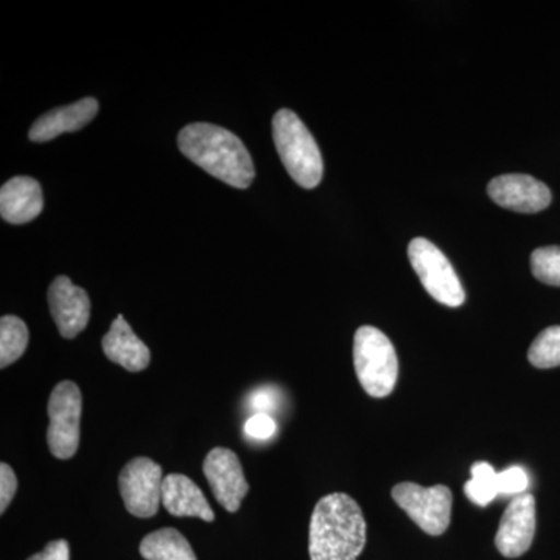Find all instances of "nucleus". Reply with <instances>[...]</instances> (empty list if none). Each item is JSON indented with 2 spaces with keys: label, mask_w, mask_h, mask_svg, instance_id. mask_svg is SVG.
Instances as JSON below:
<instances>
[{
  "label": "nucleus",
  "mask_w": 560,
  "mask_h": 560,
  "mask_svg": "<svg viewBox=\"0 0 560 560\" xmlns=\"http://www.w3.org/2000/svg\"><path fill=\"white\" fill-rule=\"evenodd\" d=\"M51 318L61 337L72 340L86 329L91 318V301L86 291L73 285L72 280L60 276L51 282L49 294Z\"/></svg>",
  "instance_id": "nucleus-11"
},
{
  "label": "nucleus",
  "mask_w": 560,
  "mask_h": 560,
  "mask_svg": "<svg viewBox=\"0 0 560 560\" xmlns=\"http://www.w3.org/2000/svg\"><path fill=\"white\" fill-rule=\"evenodd\" d=\"M412 270L419 276L423 289L433 300L447 307H460L466 301V291L451 260L436 245L427 238H415L408 246Z\"/></svg>",
  "instance_id": "nucleus-5"
},
{
  "label": "nucleus",
  "mask_w": 560,
  "mask_h": 560,
  "mask_svg": "<svg viewBox=\"0 0 560 560\" xmlns=\"http://www.w3.org/2000/svg\"><path fill=\"white\" fill-rule=\"evenodd\" d=\"M353 366L361 386L371 397H388L396 388L399 361L393 342L382 330L363 326L355 331Z\"/></svg>",
  "instance_id": "nucleus-4"
},
{
  "label": "nucleus",
  "mask_w": 560,
  "mask_h": 560,
  "mask_svg": "<svg viewBox=\"0 0 560 560\" xmlns=\"http://www.w3.org/2000/svg\"><path fill=\"white\" fill-rule=\"evenodd\" d=\"M206 478H208L213 497L224 510L237 512L249 486L243 471L241 459L230 448L217 447L206 456Z\"/></svg>",
  "instance_id": "nucleus-9"
},
{
  "label": "nucleus",
  "mask_w": 560,
  "mask_h": 560,
  "mask_svg": "<svg viewBox=\"0 0 560 560\" xmlns=\"http://www.w3.org/2000/svg\"><path fill=\"white\" fill-rule=\"evenodd\" d=\"M536 534V500L522 493L511 501L501 517L495 537L497 550L508 559L521 558L533 545Z\"/></svg>",
  "instance_id": "nucleus-10"
},
{
  "label": "nucleus",
  "mask_w": 560,
  "mask_h": 560,
  "mask_svg": "<svg viewBox=\"0 0 560 560\" xmlns=\"http://www.w3.org/2000/svg\"><path fill=\"white\" fill-rule=\"evenodd\" d=\"M98 113V102L95 98L86 97L83 101L72 103L65 108H57L44 114L33 124L28 138L36 143L49 142V140L65 135L75 132L86 127Z\"/></svg>",
  "instance_id": "nucleus-13"
},
{
  "label": "nucleus",
  "mask_w": 560,
  "mask_h": 560,
  "mask_svg": "<svg viewBox=\"0 0 560 560\" xmlns=\"http://www.w3.org/2000/svg\"><path fill=\"white\" fill-rule=\"evenodd\" d=\"M363 511L348 493L323 497L313 510L308 552L312 560H357L366 545Z\"/></svg>",
  "instance_id": "nucleus-1"
},
{
  "label": "nucleus",
  "mask_w": 560,
  "mask_h": 560,
  "mask_svg": "<svg viewBox=\"0 0 560 560\" xmlns=\"http://www.w3.org/2000/svg\"><path fill=\"white\" fill-rule=\"evenodd\" d=\"M529 486L528 474L522 467H510L497 475V489L504 495H522Z\"/></svg>",
  "instance_id": "nucleus-22"
},
{
  "label": "nucleus",
  "mask_w": 560,
  "mask_h": 560,
  "mask_svg": "<svg viewBox=\"0 0 560 560\" xmlns=\"http://www.w3.org/2000/svg\"><path fill=\"white\" fill-rule=\"evenodd\" d=\"M162 467L145 456L131 459L119 475L125 508L139 518H150L158 514L162 503Z\"/></svg>",
  "instance_id": "nucleus-8"
},
{
  "label": "nucleus",
  "mask_w": 560,
  "mask_h": 560,
  "mask_svg": "<svg viewBox=\"0 0 560 560\" xmlns=\"http://www.w3.org/2000/svg\"><path fill=\"white\" fill-rule=\"evenodd\" d=\"M44 197L38 180L16 176L7 180L0 190V213L11 224H24L43 212Z\"/></svg>",
  "instance_id": "nucleus-14"
},
{
  "label": "nucleus",
  "mask_w": 560,
  "mask_h": 560,
  "mask_svg": "<svg viewBox=\"0 0 560 560\" xmlns=\"http://www.w3.org/2000/svg\"><path fill=\"white\" fill-rule=\"evenodd\" d=\"M390 495L423 533L441 536L451 526L453 495L447 486L422 488L415 482H400Z\"/></svg>",
  "instance_id": "nucleus-7"
},
{
  "label": "nucleus",
  "mask_w": 560,
  "mask_h": 560,
  "mask_svg": "<svg viewBox=\"0 0 560 560\" xmlns=\"http://www.w3.org/2000/svg\"><path fill=\"white\" fill-rule=\"evenodd\" d=\"M488 194L500 208L521 213L540 212L551 202V191L541 180L518 173L490 180Z\"/></svg>",
  "instance_id": "nucleus-12"
},
{
  "label": "nucleus",
  "mask_w": 560,
  "mask_h": 560,
  "mask_svg": "<svg viewBox=\"0 0 560 560\" xmlns=\"http://www.w3.org/2000/svg\"><path fill=\"white\" fill-rule=\"evenodd\" d=\"M83 412V397L77 383L65 381L51 390L47 415V444L51 455L58 459L75 456L80 445V423Z\"/></svg>",
  "instance_id": "nucleus-6"
},
{
  "label": "nucleus",
  "mask_w": 560,
  "mask_h": 560,
  "mask_svg": "<svg viewBox=\"0 0 560 560\" xmlns=\"http://www.w3.org/2000/svg\"><path fill=\"white\" fill-rule=\"evenodd\" d=\"M162 506L175 517H197L205 522L215 518L202 490L186 475L171 474L164 478Z\"/></svg>",
  "instance_id": "nucleus-15"
},
{
  "label": "nucleus",
  "mask_w": 560,
  "mask_h": 560,
  "mask_svg": "<svg viewBox=\"0 0 560 560\" xmlns=\"http://www.w3.org/2000/svg\"><path fill=\"white\" fill-rule=\"evenodd\" d=\"M471 480L464 486L467 499L478 506H488L499 495L497 471L488 463H475L471 466Z\"/></svg>",
  "instance_id": "nucleus-19"
},
{
  "label": "nucleus",
  "mask_w": 560,
  "mask_h": 560,
  "mask_svg": "<svg viewBox=\"0 0 560 560\" xmlns=\"http://www.w3.org/2000/svg\"><path fill=\"white\" fill-rule=\"evenodd\" d=\"M272 139L280 161L294 183L304 189H315L323 179V158L312 132L293 110L280 109L276 113Z\"/></svg>",
  "instance_id": "nucleus-3"
},
{
  "label": "nucleus",
  "mask_w": 560,
  "mask_h": 560,
  "mask_svg": "<svg viewBox=\"0 0 560 560\" xmlns=\"http://www.w3.org/2000/svg\"><path fill=\"white\" fill-rule=\"evenodd\" d=\"M528 360L539 370L560 366V326L541 330L528 350Z\"/></svg>",
  "instance_id": "nucleus-20"
},
{
  "label": "nucleus",
  "mask_w": 560,
  "mask_h": 560,
  "mask_svg": "<svg viewBox=\"0 0 560 560\" xmlns=\"http://www.w3.org/2000/svg\"><path fill=\"white\" fill-rule=\"evenodd\" d=\"M28 560H70V548L66 540H54L38 555Z\"/></svg>",
  "instance_id": "nucleus-25"
},
{
  "label": "nucleus",
  "mask_w": 560,
  "mask_h": 560,
  "mask_svg": "<svg viewBox=\"0 0 560 560\" xmlns=\"http://www.w3.org/2000/svg\"><path fill=\"white\" fill-rule=\"evenodd\" d=\"M250 405H253L257 415H268V411L275 408V399H272L268 390H259V393L254 394L253 399H250Z\"/></svg>",
  "instance_id": "nucleus-26"
},
{
  "label": "nucleus",
  "mask_w": 560,
  "mask_h": 560,
  "mask_svg": "<svg viewBox=\"0 0 560 560\" xmlns=\"http://www.w3.org/2000/svg\"><path fill=\"white\" fill-rule=\"evenodd\" d=\"M140 555L147 560H197L189 540L175 528H162L143 537Z\"/></svg>",
  "instance_id": "nucleus-17"
},
{
  "label": "nucleus",
  "mask_w": 560,
  "mask_h": 560,
  "mask_svg": "<svg viewBox=\"0 0 560 560\" xmlns=\"http://www.w3.org/2000/svg\"><path fill=\"white\" fill-rule=\"evenodd\" d=\"M276 422L268 415H254L250 416L245 423V433L253 440H270L272 434L276 433Z\"/></svg>",
  "instance_id": "nucleus-24"
},
{
  "label": "nucleus",
  "mask_w": 560,
  "mask_h": 560,
  "mask_svg": "<svg viewBox=\"0 0 560 560\" xmlns=\"http://www.w3.org/2000/svg\"><path fill=\"white\" fill-rule=\"evenodd\" d=\"M102 348L106 359L120 364L124 370L140 372L149 368L150 349L136 337L130 324L121 315L110 324L108 334L103 337Z\"/></svg>",
  "instance_id": "nucleus-16"
},
{
  "label": "nucleus",
  "mask_w": 560,
  "mask_h": 560,
  "mask_svg": "<svg viewBox=\"0 0 560 560\" xmlns=\"http://www.w3.org/2000/svg\"><path fill=\"white\" fill-rule=\"evenodd\" d=\"M27 326L18 316H3L0 319V368L5 370L24 355L28 346Z\"/></svg>",
  "instance_id": "nucleus-18"
},
{
  "label": "nucleus",
  "mask_w": 560,
  "mask_h": 560,
  "mask_svg": "<svg viewBox=\"0 0 560 560\" xmlns=\"http://www.w3.org/2000/svg\"><path fill=\"white\" fill-rule=\"evenodd\" d=\"M178 147L187 160L235 189H246L256 176L245 143L234 132L217 125H187L179 132Z\"/></svg>",
  "instance_id": "nucleus-2"
},
{
  "label": "nucleus",
  "mask_w": 560,
  "mask_h": 560,
  "mask_svg": "<svg viewBox=\"0 0 560 560\" xmlns=\"http://www.w3.org/2000/svg\"><path fill=\"white\" fill-rule=\"evenodd\" d=\"M18 490V478L7 463L0 464V514H5Z\"/></svg>",
  "instance_id": "nucleus-23"
},
{
  "label": "nucleus",
  "mask_w": 560,
  "mask_h": 560,
  "mask_svg": "<svg viewBox=\"0 0 560 560\" xmlns=\"http://www.w3.org/2000/svg\"><path fill=\"white\" fill-rule=\"evenodd\" d=\"M534 278L547 285L560 287V246H545L530 254Z\"/></svg>",
  "instance_id": "nucleus-21"
}]
</instances>
